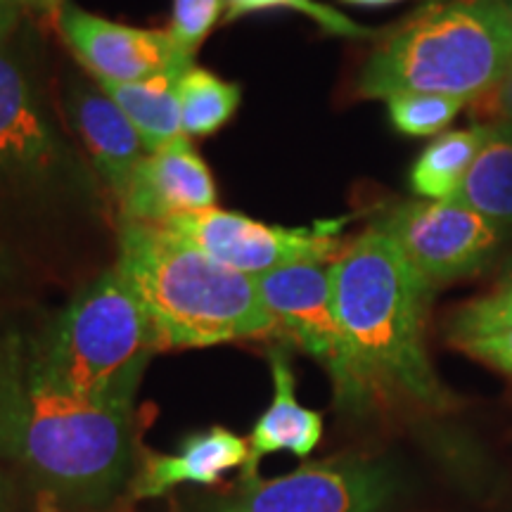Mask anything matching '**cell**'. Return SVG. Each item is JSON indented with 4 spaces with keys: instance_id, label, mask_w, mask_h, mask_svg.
Listing matches in <instances>:
<instances>
[{
    "instance_id": "6da1fadb",
    "label": "cell",
    "mask_w": 512,
    "mask_h": 512,
    "mask_svg": "<svg viewBox=\"0 0 512 512\" xmlns=\"http://www.w3.org/2000/svg\"><path fill=\"white\" fill-rule=\"evenodd\" d=\"M0 453L64 501L102 503L133 463V403L74 392L36 344L12 342L0 356Z\"/></svg>"
},
{
    "instance_id": "7a4b0ae2",
    "label": "cell",
    "mask_w": 512,
    "mask_h": 512,
    "mask_svg": "<svg viewBox=\"0 0 512 512\" xmlns=\"http://www.w3.org/2000/svg\"><path fill=\"white\" fill-rule=\"evenodd\" d=\"M330 271L337 316L354 366V411H368L384 401L448 406L451 396L425 347L434 294L430 280L415 271L377 226L344 245Z\"/></svg>"
},
{
    "instance_id": "3957f363",
    "label": "cell",
    "mask_w": 512,
    "mask_h": 512,
    "mask_svg": "<svg viewBox=\"0 0 512 512\" xmlns=\"http://www.w3.org/2000/svg\"><path fill=\"white\" fill-rule=\"evenodd\" d=\"M114 268L150 313L162 349L278 335L256 278L219 264L176 230L124 221Z\"/></svg>"
},
{
    "instance_id": "277c9868",
    "label": "cell",
    "mask_w": 512,
    "mask_h": 512,
    "mask_svg": "<svg viewBox=\"0 0 512 512\" xmlns=\"http://www.w3.org/2000/svg\"><path fill=\"white\" fill-rule=\"evenodd\" d=\"M512 67V29L498 0H446L415 12L377 43L356 93L389 100L399 93L484 98Z\"/></svg>"
},
{
    "instance_id": "5b68a950",
    "label": "cell",
    "mask_w": 512,
    "mask_h": 512,
    "mask_svg": "<svg viewBox=\"0 0 512 512\" xmlns=\"http://www.w3.org/2000/svg\"><path fill=\"white\" fill-rule=\"evenodd\" d=\"M36 347L69 389L114 403H133L147 363L164 351L150 313L117 268L83 287Z\"/></svg>"
},
{
    "instance_id": "8992f818",
    "label": "cell",
    "mask_w": 512,
    "mask_h": 512,
    "mask_svg": "<svg viewBox=\"0 0 512 512\" xmlns=\"http://www.w3.org/2000/svg\"><path fill=\"white\" fill-rule=\"evenodd\" d=\"M330 264L304 261L275 268L259 275L256 285L275 320L278 337L290 339L304 354L316 358L328 370L337 406L354 411V366L337 316Z\"/></svg>"
},
{
    "instance_id": "52a82bcc",
    "label": "cell",
    "mask_w": 512,
    "mask_h": 512,
    "mask_svg": "<svg viewBox=\"0 0 512 512\" xmlns=\"http://www.w3.org/2000/svg\"><path fill=\"white\" fill-rule=\"evenodd\" d=\"M164 226L181 233L219 264L252 278L304 261L330 264L344 247L339 242L342 219L316 221L304 228H283L214 207L174 216Z\"/></svg>"
},
{
    "instance_id": "ba28073f",
    "label": "cell",
    "mask_w": 512,
    "mask_h": 512,
    "mask_svg": "<svg viewBox=\"0 0 512 512\" xmlns=\"http://www.w3.org/2000/svg\"><path fill=\"white\" fill-rule=\"evenodd\" d=\"M375 226L434 287L484 271L505 238L503 228L453 200L401 202Z\"/></svg>"
},
{
    "instance_id": "9c48e42d",
    "label": "cell",
    "mask_w": 512,
    "mask_h": 512,
    "mask_svg": "<svg viewBox=\"0 0 512 512\" xmlns=\"http://www.w3.org/2000/svg\"><path fill=\"white\" fill-rule=\"evenodd\" d=\"M389 467L363 458H332L290 475L240 482V491L214 512H380L392 501Z\"/></svg>"
},
{
    "instance_id": "30bf717a",
    "label": "cell",
    "mask_w": 512,
    "mask_h": 512,
    "mask_svg": "<svg viewBox=\"0 0 512 512\" xmlns=\"http://www.w3.org/2000/svg\"><path fill=\"white\" fill-rule=\"evenodd\" d=\"M64 166V147L27 69L5 43L0 46V195L43 188Z\"/></svg>"
},
{
    "instance_id": "8fae6325",
    "label": "cell",
    "mask_w": 512,
    "mask_h": 512,
    "mask_svg": "<svg viewBox=\"0 0 512 512\" xmlns=\"http://www.w3.org/2000/svg\"><path fill=\"white\" fill-rule=\"evenodd\" d=\"M57 29L67 48L95 76V81H143L166 72L176 62L190 60L178 53L166 31L112 22L81 10L74 3H67L60 10Z\"/></svg>"
},
{
    "instance_id": "7c38bea8",
    "label": "cell",
    "mask_w": 512,
    "mask_h": 512,
    "mask_svg": "<svg viewBox=\"0 0 512 512\" xmlns=\"http://www.w3.org/2000/svg\"><path fill=\"white\" fill-rule=\"evenodd\" d=\"M124 221L164 226L174 216L216 207V183L188 136L147 152L121 197Z\"/></svg>"
},
{
    "instance_id": "4fadbf2b",
    "label": "cell",
    "mask_w": 512,
    "mask_h": 512,
    "mask_svg": "<svg viewBox=\"0 0 512 512\" xmlns=\"http://www.w3.org/2000/svg\"><path fill=\"white\" fill-rule=\"evenodd\" d=\"M249 444L240 434L214 425L190 434L176 453H150L133 479L136 498H159L178 484H216L235 467H245Z\"/></svg>"
},
{
    "instance_id": "5bb4252c",
    "label": "cell",
    "mask_w": 512,
    "mask_h": 512,
    "mask_svg": "<svg viewBox=\"0 0 512 512\" xmlns=\"http://www.w3.org/2000/svg\"><path fill=\"white\" fill-rule=\"evenodd\" d=\"M69 112L100 178L121 200L138 164L147 155L143 138L119 110L117 102L100 88H76L69 102Z\"/></svg>"
},
{
    "instance_id": "9a60e30c",
    "label": "cell",
    "mask_w": 512,
    "mask_h": 512,
    "mask_svg": "<svg viewBox=\"0 0 512 512\" xmlns=\"http://www.w3.org/2000/svg\"><path fill=\"white\" fill-rule=\"evenodd\" d=\"M273 377V399L268 408L254 422L249 432V458L242 472V482L259 477L261 460L271 453H292L306 458L316 451L323 439V415L297 401V382L290 366V358L283 349L268 354Z\"/></svg>"
},
{
    "instance_id": "2e32d148",
    "label": "cell",
    "mask_w": 512,
    "mask_h": 512,
    "mask_svg": "<svg viewBox=\"0 0 512 512\" xmlns=\"http://www.w3.org/2000/svg\"><path fill=\"white\" fill-rule=\"evenodd\" d=\"M192 64H195L192 60H181L162 74L133 83L98 81L100 91L117 102L119 110L143 138L147 152H155L171 140L185 136L178 83Z\"/></svg>"
},
{
    "instance_id": "e0dca14e",
    "label": "cell",
    "mask_w": 512,
    "mask_h": 512,
    "mask_svg": "<svg viewBox=\"0 0 512 512\" xmlns=\"http://www.w3.org/2000/svg\"><path fill=\"white\" fill-rule=\"evenodd\" d=\"M453 202L512 230V124L496 121Z\"/></svg>"
},
{
    "instance_id": "ac0fdd59",
    "label": "cell",
    "mask_w": 512,
    "mask_h": 512,
    "mask_svg": "<svg viewBox=\"0 0 512 512\" xmlns=\"http://www.w3.org/2000/svg\"><path fill=\"white\" fill-rule=\"evenodd\" d=\"M491 133V124H479L463 131H448L434 138L411 169V188L422 200H453L467 171Z\"/></svg>"
},
{
    "instance_id": "d6986e66",
    "label": "cell",
    "mask_w": 512,
    "mask_h": 512,
    "mask_svg": "<svg viewBox=\"0 0 512 512\" xmlns=\"http://www.w3.org/2000/svg\"><path fill=\"white\" fill-rule=\"evenodd\" d=\"M183 133L188 138L211 136L238 112L242 91L238 83L221 79L209 69L192 64L178 83Z\"/></svg>"
},
{
    "instance_id": "ffe728a7",
    "label": "cell",
    "mask_w": 512,
    "mask_h": 512,
    "mask_svg": "<svg viewBox=\"0 0 512 512\" xmlns=\"http://www.w3.org/2000/svg\"><path fill=\"white\" fill-rule=\"evenodd\" d=\"M465 100L434 93H399L387 100L389 121L403 136H437L458 117Z\"/></svg>"
},
{
    "instance_id": "44dd1931",
    "label": "cell",
    "mask_w": 512,
    "mask_h": 512,
    "mask_svg": "<svg viewBox=\"0 0 512 512\" xmlns=\"http://www.w3.org/2000/svg\"><path fill=\"white\" fill-rule=\"evenodd\" d=\"M512 328V278L503 280L494 292L482 294L460 306L448 323V337L453 344L467 339L494 335Z\"/></svg>"
},
{
    "instance_id": "7402d4cb",
    "label": "cell",
    "mask_w": 512,
    "mask_h": 512,
    "mask_svg": "<svg viewBox=\"0 0 512 512\" xmlns=\"http://www.w3.org/2000/svg\"><path fill=\"white\" fill-rule=\"evenodd\" d=\"M226 12V0H171V36L176 50L185 57H195L207 36L214 31Z\"/></svg>"
},
{
    "instance_id": "603a6c76",
    "label": "cell",
    "mask_w": 512,
    "mask_h": 512,
    "mask_svg": "<svg viewBox=\"0 0 512 512\" xmlns=\"http://www.w3.org/2000/svg\"><path fill=\"white\" fill-rule=\"evenodd\" d=\"M294 10L302 12V15L311 17L313 22H318L320 27L335 36H354L363 38L370 36L368 29L358 27L356 22H351L349 17H344L342 12L328 8V5L316 3V0H226V19H240L254 12H266V10Z\"/></svg>"
},
{
    "instance_id": "cb8c5ba5",
    "label": "cell",
    "mask_w": 512,
    "mask_h": 512,
    "mask_svg": "<svg viewBox=\"0 0 512 512\" xmlns=\"http://www.w3.org/2000/svg\"><path fill=\"white\" fill-rule=\"evenodd\" d=\"M456 347L463 349L467 356L486 363V366L512 375V328L494 332V335L467 339V342H460Z\"/></svg>"
},
{
    "instance_id": "d4e9b609",
    "label": "cell",
    "mask_w": 512,
    "mask_h": 512,
    "mask_svg": "<svg viewBox=\"0 0 512 512\" xmlns=\"http://www.w3.org/2000/svg\"><path fill=\"white\" fill-rule=\"evenodd\" d=\"M484 98H491V105H494V114L498 121H510L512 124V67L494 91L486 93Z\"/></svg>"
},
{
    "instance_id": "484cf974",
    "label": "cell",
    "mask_w": 512,
    "mask_h": 512,
    "mask_svg": "<svg viewBox=\"0 0 512 512\" xmlns=\"http://www.w3.org/2000/svg\"><path fill=\"white\" fill-rule=\"evenodd\" d=\"M19 17H22V8L12 0H0V46L10 41L12 31L17 29Z\"/></svg>"
},
{
    "instance_id": "4316f807",
    "label": "cell",
    "mask_w": 512,
    "mask_h": 512,
    "mask_svg": "<svg viewBox=\"0 0 512 512\" xmlns=\"http://www.w3.org/2000/svg\"><path fill=\"white\" fill-rule=\"evenodd\" d=\"M12 3H17L22 10H34L38 15H48L57 19L60 10L67 5V0H12Z\"/></svg>"
},
{
    "instance_id": "83f0119b",
    "label": "cell",
    "mask_w": 512,
    "mask_h": 512,
    "mask_svg": "<svg viewBox=\"0 0 512 512\" xmlns=\"http://www.w3.org/2000/svg\"><path fill=\"white\" fill-rule=\"evenodd\" d=\"M347 5H356V8H384V5L401 3V0H342Z\"/></svg>"
},
{
    "instance_id": "f1b7e54d",
    "label": "cell",
    "mask_w": 512,
    "mask_h": 512,
    "mask_svg": "<svg viewBox=\"0 0 512 512\" xmlns=\"http://www.w3.org/2000/svg\"><path fill=\"white\" fill-rule=\"evenodd\" d=\"M498 3H501V8L505 12V17H508L510 29H512V0H498Z\"/></svg>"
},
{
    "instance_id": "f546056e",
    "label": "cell",
    "mask_w": 512,
    "mask_h": 512,
    "mask_svg": "<svg viewBox=\"0 0 512 512\" xmlns=\"http://www.w3.org/2000/svg\"><path fill=\"white\" fill-rule=\"evenodd\" d=\"M508 278H512V259L508 261V266H505V278L503 280H508Z\"/></svg>"
}]
</instances>
